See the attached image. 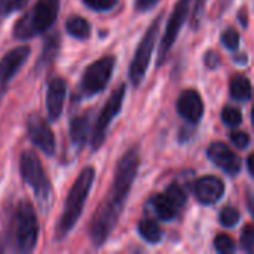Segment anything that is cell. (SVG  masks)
Wrapping results in <instances>:
<instances>
[{
  "label": "cell",
  "instance_id": "cell-9",
  "mask_svg": "<svg viewBox=\"0 0 254 254\" xmlns=\"http://www.w3.org/2000/svg\"><path fill=\"white\" fill-rule=\"evenodd\" d=\"M195 6L193 0H179L174 10L171 12V16L168 19V24L165 27V33L162 36L161 45H159V52H158V67L162 65L174 46L180 30L183 28V24L188 21L190 15V9Z\"/></svg>",
  "mask_w": 254,
  "mask_h": 254
},
{
  "label": "cell",
  "instance_id": "cell-13",
  "mask_svg": "<svg viewBox=\"0 0 254 254\" xmlns=\"http://www.w3.org/2000/svg\"><path fill=\"white\" fill-rule=\"evenodd\" d=\"M28 55H30V48L28 46H18V48L9 51L0 60V97L6 91V86L10 82V79L24 65Z\"/></svg>",
  "mask_w": 254,
  "mask_h": 254
},
{
  "label": "cell",
  "instance_id": "cell-14",
  "mask_svg": "<svg viewBox=\"0 0 254 254\" xmlns=\"http://www.w3.org/2000/svg\"><path fill=\"white\" fill-rule=\"evenodd\" d=\"M176 106L179 115L192 125H196L204 116V101L196 89L182 91Z\"/></svg>",
  "mask_w": 254,
  "mask_h": 254
},
{
  "label": "cell",
  "instance_id": "cell-11",
  "mask_svg": "<svg viewBox=\"0 0 254 254\" xmlns=\"http://www.w3.org/2000/svg\"><path fill=\"white\" fill-rule=\"evenodd\" d=\"M207 156L217 168H220L228 176H238L241 171V158L226 143H211L207 149Z\"/></svg>",
  "mask_w": 254,
  "mask_h": 254
},
{
  "label": "cell",
  "instance_id": "cell-25",
  "mask_svg": "<svg viewBox=\"0 0 254 254\" xmlns=\"http://www.w3.org/2000/svg\"><path fill=\"white\" fill-rule=\"evenodd\" d=\"M241 249L247 253L254 254V226L247 225L241 234Z\"/></svg>",
  "mask_w": 254,
  "mask_h": 254
},
{
  "label": "cell",
  "instance_id": "cell-31",
  "mask_svg": "<svg viewBox=\"0 0 254 254\" xmlns=\"http://www.w3.org/2000/svg\"><path fill=\"white\" fill-rule=\"evenodd\" d=\"M247 207H249V211H250L252 217L254 219V193H250L247 196Z\"/></svg>",
  "mask_w": 254,
  "mask_h": 254
},
{
  "label": "cell",
  "instance_id": "cell-2",
  "mask_svg": "<svg viewBox=\"0 0 254 254\" xmlns=\"http://www.w3.org/2000/svg\"><path fill=\"white\" fill-rule=\"evenodd\" d=\"M94 179H95V170L92 167H86L80 171V174L74 180V183L67 195L63 214L57 225V238L58 240H63L64 237H67L70 234V231L74 228V225L77 223V220L83 211L85 202L88 199V195L91 192V188L94 185Z\"/></svg>",
  "mask_w": 254,
  "mask_h": 254
},
{
  "label": "cell",
  "instance_id": "cell-4",
  "mask_svg": "<svg viewBox=\"0 0 254 254\" xmlns=\"http://www.w3.org/2000/svg\"><path fill=\"white\" fill-rule=\"evenodd\" d=\"M161 22H162V13L153 19V22L149 25V28L143 34V37L135 49V54H134L131 65H129V79L134 86H138L144 80V76L149 68L152 54L155 49V43L159 36Z\"/></svg>",
  "mask_w": 254,
  "mask_h": 254
},
{
  "label": "cell",
  "instance_id": "cell-12",
  "mask_svg": "<svg viewBox=\"0 0 254 254\" xmlns=\"http://www.w3.org/2000/svg\"><path fill=\"white\" fill-rule=\"evenodd\" d=\"M27 129H28V135H30V140L33 141V144H36L46 155H54L55 153L54 132H52L49 124L40 115L33 113L28 118Z\"/></svg>",
  "mask_w": 254,
  "mask_h": 254
},
{
  "label": "cell",
  "instance_id": "cell-33",
  "mask_svg": "<svg viewBox=\"0 0 254 254\" xmlns=\"http://www.w3.org/2000/svg\"><path fill=\"white\" fill-rule=\"evenodd\" d=\"M30 0H12V6H13V10L15 9H22Z\"/></svg>",
  "mask_w": 254,
  "mask_h": 254
},
{
  "label": "cell",
  "instance_id": "cell-28",
  "mask_svg": "<svg viewBox=\"0 0 254 254\" xmlns=\"http://www.w3.org/2000/svg\"><path fill=\"white\" fill-rule=\"evenodd\" d=\"M158 3H159V0H135L134 7L137 12H147V10L153 9Z\"/></svg>",
  "mask_w": 254,
  "mask_h": 254
},
{
  "label": "cell",
  "instance_id": "cell-15",
  "mask_svg": "<svg viewBox=\"0 0 254 254\" xmlns=\"http://www.w3.org/2000/svg\"><path fill=\"white\" fill-rule=\"evenodd\" d=\"M193 192L202 205H214L225 195V183L217 176H204L195 182Z\"/></svg>",
  "mask_w": 254,
  "mask_h": 254
},
{
  "label": "cell",
  "instance_id": "cell-29",
  "mask_svg": "<svg viewBox=\"0 0 254 254\" xmlns=\"http://www.w3.org/2000/svg\"><path fill=\"white\" fill-rule=\"evenodd\" d=\"M204 63H205V67H208V68L213 70V68H216L219 65L220 58H219V55L214 51H208L205 54V57H204Z\"/></svg>",
  "mask_w": 254,
  "mask_h": 254
},
{
  "label": "cell",
  "instance_id": "cell-8",
  "mask_svg": "<svg viewBox=\"0 0 254 254\" xmlns=\"http://www.w3.org/2000/svg\"><path fill=\"white\" fill-rule=\"evenodd\" d=\"M125 94H127V86L121 85L119 88H116L113 91V94L109 97L107 103L101 109V112H100V115H98V118L95 121L92 134H91V146H92L94 150H98L103 146V143L106 140L107 129H109L112 121L119 115V112L122 109Z\"/></svg>",
  "mask_w": 254,
  "mask_h": 254
},
{
  "label": "cell",
  "instance_id": "cell-19",
  "mask_svg": "<svg viewBox=\"0 0 254 254\" xmlns=\"http://www.w3.org/2000/svg\"><path fill=\"white\" fill-rule=\"evenodd\" d=\"M138 234L140 237L149 243V244H158L162 241L164 238V234H162V229L159 228V225L152 220V219H143L138 222Z\"/></svg>",
  "mask_w": 254,
  "mask_h": 254
},
{
  "label": "cell",
  "instance_id": "cell-16",
  "mask_svg": "<svg viewBox=\"0 0 254 254\" xmlns=\"http://www.w3.org/2000/svg\"><path fill=\"white\" fill-rule=\"evenodd\" d=\"M65 94H67L65 80L61 77H54L49 82L48 92H46V112L51 121H57L61 116L65 101Z\"/></svg>",
  "mask_w": 254,
  "mask_h": 254
},
{
  "label": "cell",
  "instance_id": "cell-18",
  "mask_svg": "<svg viewBox=\"0 0 254 254\" xmlns=\"http://www.w3.org/2000/svg\"><path fill=\"white\" fill-rule=\"evenodd\" d=\"M89 115L77 116L70 122V140L74 146L82 147L89 132Z\"/></svg>",
  "mask_w": 254,
  "mask_h": 254
},
{
  "label": "cell",
  "instance_id": "cell-30",
  "mask_svg": "<svg viewBox=\"0 0 254 254\" xmlns=\"http://www.w3.org/2000/svg\"><path fill=\"white\" fill-rule=\"evenodd\" d=\"M13 10L12 0H0V15H7L9 12Z\"/></svg>",
  "mask_w": 254,
  "mask_h": 254
},
{
  "label": "cell",
  "instance_id": "cell-1",
  "mask_svg": "<svg viewBox=\"0 0 254 254\" xmlns=\"http://www.w3.org/2000/svg\"><path fill=\"white\" fill-rule=\"evenodd\" d=\"M140 167V152L138 147L134 146L124 156L119 159L113 177V183L98 205L95 214L92 216L89 225V238L95 247H101L110 234L113 232L115 226L119 222V217L125 208L127 199L129 196L132 183L137 177Z\"/></svg>",
  "mask_w": 254,
  "mask_h": 254
},
{
  "label": "cell",
  "instance_id": "cell-10",
  "mask_svg": "<svg viewBox=\"0 0 254 254\" xmlns=\"http://www.w3.org/2000/svg\"><path fill=\"white\" fill-rule=\"evenodd\" d=\"M186 192L177 183H171L164 193H158L150 199V207L156 217L162 222L174 220L186 204Z\"/></svg>",
  "mask_w": 254,
  "mask_h": 254
},
{
  "label": "cell",
  "instance_id": "cell-21",
  "mask_svg": "<svg viewBox=\"0 0 254 254\" xmlns=\"http://www.w3.org/2000/svg\"><path fill=\"white\" fill-rule=\"evenodd\" d=\"M240 219H241L240 211L235 207H231V205L222 208V211L219 214V222L225 228H234L235 225H238Z\"/></svg>",
  "mask_w": 254,
  "mask_h": 254
},
{
  "label": "cell",
  "instance_id": "cell-3",
  "mask_svg": "<svg viewBox=\"0 0 254 254\" xmlns=\"http://www.w3.org/2000/svg\"><path fill=\"white\" fill-rule=\"evenodd\" d=\"M60 9V0H37L15 25V37L25 40L46 31L55 21Z\"/></svg>",
  "mask_w": 254,
  "mask_h": 254
},
{
  "label": "cell",
  "instance_id": "cell-32",
  "mask_svg": "<svg viewBox=\"0 0 254 254\" xmlns=\"http://www.w3.org/2000/svg\"><path fill=\"white\" fill-rule=\"evenodd\" d=\"M247 168H249V173L252 174V177H254V153H252L247 158Z\"/></svg>",
  "mask_w": 254,
  "mask_h": 254
},
{
  "label": "cell",
  "instance_id": "cell-24",
  "mask_svg": "<svg viewBox=\"0 0 254 254\" xmlns=\"http://www.w3.org/2000/svg\"><path fill=\"white\" fill-rule=\"evenodd\" d=\"M214 249L222 254H231L235 252V243L234 240L226 235V234H220L214 238Z\"/></svg>",
  "mask_w": 254,
  "mask_h": 254
},
{
  "label": "cell",
  "instance_id": "cell-22",
  "mask_svg": "<svg viewBox=\"0 0 254 254\" xmlns=\"http://www.w3.org/2000/svg\"><path fill=\"white\" fill-rule=\"evenodd\" d=\"M222 43L231 52L238 51V48H240V33L235 28H232V27L226 28L222 33Z\"/></svg>",
  "mask_w": 254,
  "mask_h": 254
},
{
  "label": "cell",
  "instance_id": "cell-7",
  "mask_svg": "<svg viewBox=\"0 0 254 254\" xmlns=\"http://www.w3.org/2000/svg\"><path fill=\"white\" fill-rule=\"evenodd\" d=\"M115 64L116 58L113 55H106L86 67L80 83V91L83 97H94L104 91L112 79Z\"/></svg>",
  "mask_w": 254,
  "mask_h": 254
},
{
  "label": "cell",
  "instance_id": "cell-34",
  "mask_svg": "<svg viewBox=\"0 0 254 254\" xmlns=\"http://www.w3.org/2000/svg\"><path fill=\"white\" fill-rule=\"evenodd\" d=\"M202 1H204V0H193V3H195V12H193V13H198L199 7L202 6Z\"/></svg>",
  "mask_w": 254,
  "mask_h": 254
},
{
  "label": "cell",
  "instance_id": "cell-27",
  "mask_svg": "<svg viewBox=\"0 0 254 254\" xmlns=\"http://www.w3.org/2000/svg\"><path fill=\"white\" fill-rule=\"evenodd\" d=\"M229 138H231L232 144L237 146V147H240V149H247L249 144H250V137H249V134H246V132H243V131H232V132L229 134Z\"/></svg>",
  "mask_w": 254,
  "mask_h": 254
},
{
  "label": "cell",
  "instance_id": "cell-23",
  "mask_svg": "<svg viewBox=\"0 0 254 254\" xmlns=\"http://www.w3.org/2000/svg\"><path fill=\"white\" fill-rule=\"evenodd\" d=\"M222 121L228 127H238L243 122V115L237 107L226 106L222 112Z\"/></svg>",
  "mask_w": 254,
  "mask_h": 254
},
{
  "label": "cell",
  "instance_id": "cell-6",
  "mask_svg": "<svg viewBox=\"0 0 254 254\" xmlns=\"http://www.w3.org/2000/svg\"><path fill=\"white\" fill-rule=\"evenodd\" d=\"M21 177L31 188L39 202H46L51 198V183L45 174L43 165L39 156L33 150H25L19 156Z\"/></svg>",
  "mask_w": 254,
  "mask_h": 254
},
{
  "label": "cell",
  "instance_id": "cell-20",
  "mask_svg": "<svg viewBox=\"0 0 254 254\" xmlns=\"http://www.w3.org/2000/svg\"><path fill=\"white\" fill-rule=\"evenodd\" d=\"M65 28L68 31L70 36L76 37V39H80V40H85L91 36V25L89 22L82 18V16H70L65 22Z\"/></svg>",
  "mask_w": 254,
  "mask_h": 254
},
{
  "label": "cell",
  "instance_id": "cell-5",
  "mask_svg": "<svg viewBox=\"0 0 254 254\" xmlns=\"http://www.w3.org/2000/svg\"><path fill=\"white\" fill-rule=\"evenodd\" d=\"M15 244L18 252L30 253L34 250L39 237V223L33 205L28 201H22L15 214Z\"/></svg>",
  "mask_w": 254,
  "mask_h": 254
},
{
  "label": "cell",
  "instance_id": "cell-17",
  "mask_svg": "<svg viewBox=\"0 0 254 254\" xmlns=\"http://www.w3.org/2000/svg\"><path fill=\"white\" fill-rule=\"evenodd\" d=\"M229 94L235 101H249L253 95L250 79L244 74H235L229 82Z\"/></svg>",
  "mask_w": 254,
  "mask_h": 254
},
{
  "label": "cell",
  "instance_id": "cell-26",
  "mask_svg": "<svg viewBox=\"0 0 254 254\" xmlns=\"http://www.w3.org/2000/svg\"><path fill=\"white\" fill-rule=\"evenodd\" d=\"M83 3L92 10L106 12V10L113 9L118 4V0H83Z\"/></svg>",
  "mask_w": 254,
  "mask_h": 254
},
{
  "label": "cell",
  "instance_id": "cell-35",
  "mask_svg": "<svg viewBox=\"0 0 254 254\" xmlns=\"http://www.w3.org/2000/svg\"><path fill=\"white\" fill-rule=\"evenodd\" d=\"M252 124H253V127H254V104H253V109H252Z\"/></svg>",
  "mask_w": 254,
  "mask_h": 254
}]
</instances>
